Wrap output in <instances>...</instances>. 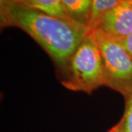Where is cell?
<instances>
[{"mask_svg":"<svg viewBox=\"0 0 132 132\" xmlns=\"http://www.w3.org/2000/svg\"><path fill=\"white\" fill-rule=\"evenodd\" d=\"M2 28L17 27L33 38L60 71L88 34L86 27L24 5L19 0H0Z\"/></svg>","mask_w":132,"mask_h":132,"instance_id":"cell-1","label":"cell"},{"mask_svg":"<svg viewBox=\"0 0 132 132\" xmlns=\"http://www.w3.org/2000/svg\"><path fill=\"white\" fill-rule=\"evenodd\" d=\"M60 72L61 84L72 91L90 94L105 85L103 60L92 33L87 35Z\"/></svg>","mask_w":132,"mask_h":132,"instance_id":"cell-2","label":"cell"},{"mask_svg":"<svg viewBox=\"0 0 132 132\" xmlns=\"http://www.w3.org/2000/svg\"><path fill=\"white\" fill-rule=\"evenodd\" d=\"M98 45L104 63L105 86L126 98L132 93V57L119 40L91 32Z\"/></svg>","mask_w":132,"mask_h":132,"instance_id":"cell-3","label":"cell"},{"mask_svg":"<svg viewBox=\"0 0 132 132\" xmlns=\"http://www.w3.org/2000/svg\"><path fill=\"white\" fill-rule=\"evenodd\" d=\"M93 32L117 40L132 35L131 2H121L105 13L97 21Z\"/></svg>","mask_w":132,"mask_h":132,"instance_id":"cell-4","label":"cell"},{"mask_svg":"<svg viewBox=\"0 0 132 132\" xmlns=\"http://www.w3.org/2000/svg\"><path fill=\"white\" fill-rule=\"evenodd\" d=\"M62 2L71 20L87 29L93 0H62Z\"/></svg>","mask_w":132,"mask_h":132,"instance_id":"cell-5","label":"cell"},{"mask_svg":"<svg viewBox=\"0 0 132 132\" xmlns=\"http://www.w3.org/2000/svg\"><path fill=\"white\" fill-rule=\"evenodd\" d=\"M19 1L30 8L41 11L54 17L73 21L66 11L62 0H19Z\"/></svg>","mask_w":132,"mask_h":132,"instance_id":"cell-6","label":"cell"},{"mask_svg":"<svg viewBox=\"0 0 132 132\" xmlns=\"http://www.w3.org/2000/svg\"><path fill=\"white\" fill-rule=\"evenodd\" d=\"M120 2V0H93L90 22L87 27L88 34L93 30L97 21L105 13L112 9Z\"/></svg>","mask_w":132,"mask_h":132,"instance_id":"cell-7","label":"cell"},{"mask_svg":"<svg viewBox=\"0 0 132 132\" xmlns=\"http://www.w3.org/2000/svg\"><path fill=\"white\" fill-rule=\"evenodd\" d=\"M125 99L126 106L124 113L118 123L121 132H132V93Z\"/></svg>","mask_w":132,"mask_h":132,"instance_id":"cell-8","label":"cell"},{"mask_svg":"<svg viewBox=\"0 0 132 132\" xmlns=\"http://www.w3.org/2000/svg\"><path fill=\"white\" fill-rule=\"evenodd\" d=\"M119 41L123 45V47L125 48V49L127 51L128 53L130 54V56L132 57V35L123 38Z\"/></svg>","mask_w":132,"mask_h":132,"instance_id":"cell-9","label":"cell"},{"mask_svg":"<svg viewBox=\"0 0 132 132\" xmlns=\"http://www.w3.org/2000/svg\"><path fill=\"white\" fill-rule=\"evenodd\" d=\"M106 132H121L120 128V126H119V123H118L116 125H114V126H112Z\"/></svg>","mask_w":132,"mask_h":132,"instance_id":"cell-10","label":"cell"},{"mask_svg":"<svg viewBox=\"0 0 132 132\" xmlns=\"http://www.w3.org/2000/svg\"><path fill=\"white\" fill-rule=\"evenodd\" d=\"M121 2H131L132 3V0H120Z\"/></svg>","mask_w":132,"mask_h":132,"instance_id":"cell-11","label":"cell"}]
</instances>
